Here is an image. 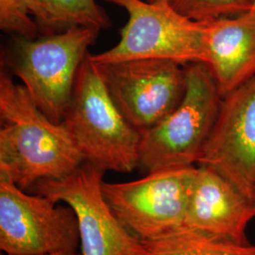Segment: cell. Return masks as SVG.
Wrapping results in <instances>:
<instances>
[{"label": "cell", "mask_w": 255, "mask_h": 255, "mask_svg": "<svg viewBox=\"0 0 255 255\" xmlns=\"http://www.w3.org/2000/svg\"><path fill=\"white\" fill-rule=\"evenodd\" d=\"M34 20L46 34L74 27L101 30L112 26L105 9L96 0H39Z\"/></svg>", "instance_id": "13"}, {"label": "cell", "mask_w": 255, "mask_h": 255, "mask_svg": "<svg viewBox=\"0 0 255 255\" xmlns=\"http://www.w3.org/2000/svg\"><path fill=\"white\" fill-rule=\"evenodd\" d=\"M204 26L206 64L224 98L255 78V9Z\"/></svg>", "instance_id": "12"}, {"label": "cell", "mask_w": 255, "mask_h": 255, "mask_svg": "<svg viewBox=\"0 0 255 255\" xmlns=\"http://www.w3.org/2000/svg\"><path fill=\"white\" fill-rule=\"evenodd\" d=\"M39 0H0V28L14 36L32 39L40 30L34 20Z\"/></svg>", "instance_id": "16"}, {"label": "cell", "mask_w": 255, "mask_h": 255, "mask_svg": "<svg viewBox=\"0 0 255 255\" xmlns=\"http://www.w3.org/2000/svg\"><path fill=\"white\" fill-rule=\"evenodd\" d=\"M253 202L255 203V188H254V193H253Z\"/></svg>", "instance_id": "19"}, {"label": "cell", "mask_w": 255, "mask_h": 255, "mask_svg": "<svg viewBox=\"0 0 255 255\" xmlns=\"http://www.w3.org/2000/svg\"><path fill=\"white\" fill-rule=\"evenodd\" d=\"M79 247L78 221L70 206L27 194L0 175V250L5 255L71 253Z\"/></svg>", "instance_id": "7"}, {"label": "cell", "mask_w": 255, "mask_h": 255, "mask_svg": "<svg viewBox=\"0 0 255 255\" xmlns=\"http://www.w3.org/2000/svg\"><path fill=\"white\" fill-rule=\"evenodd\" d=\"M100 31L74 27L39 39L14 36L9 57L11 73L55 123L63 122L79 69Z\"/></svg>", "instance_id": "4"}, {"label": "cell", "mask_w": 255, "mask_h": 255, "mask_svg": "<svg viewBox=\"0 0 255 255\" xmlns=\"http://www.w3.org/2000/svg\"><path fill=\"white\" fill-rule=\"evenodd\" d=\"M142 244V255H255V244H241L185 229Z\"/></svg>", "instance_id": "14"}, {"label": "cell", "mask_w": 255, "mask_h": 255, "mask_svg": "<svg viewBox=\"0 0 255 255\" xmlns=\"http://www.w3.org/2000/svg\"><path fill=\"white\" fill-rule=\"evenodd\" d=\"M90 55L79 69L62 123L85 163L130 173L139 166L141 132L119 112Z\"/></svg>", "instance_id": "2"}, {"label": "cell", "mask_w": 255, "mask_h": 255, "mask_svg": "<svg viewBox=\"0 0 255 255\" xmlns=\"http://www.w3.org/2000/svg\"><path fill=\"white\" fill-rule=\"evenodd\" d=\"M97 64L111 99L140 132L167 117L184 94L185 68L172 61L142 59Z\"/></svg>", "instance_id": "9"}, {"label": "cell", "mask_w": 255, "mask_h": 255, "mask_svg": "<svg viewBox=\"0 0 255 255\" xmlns=\"http://www.w3.org/2000/svg\"><path fill=\"white\" fill-rule=\"evenodd\" d=\"M197 166L163 169L136 181L103 182L108 204L128 231L141 242L184 229Z\"/></svg>", "instance_id": "6"}, {"label": "cell", "mask_w": 255, "mask_h": 255, "mask_svg": "<svg viewBox=\"0 0 255 255\" xmlns=\"http://www.w3.org/2000/svg\"><path fill=\"white\" fill-rule=\"evenodd\" d=\"M254 3H255V5H254V9H255V0H254Z\"/></svg>", "instance_id": "20"}, {"label": "cell", "mask_w": 255, "mask_h": 255, "mask_svg": "<svg viewBox=\"0 0 255 255\" xmlns=\"http://www.w3.org/2000/svg\"><path fill=\"white\" fill-rule=\"evenodd\" d=\"M79 255L77 252H71V253H54V254H47V255Z\"/></svg>", "instance_id": "17"}, {"label": "cell", "mask_w": 255, "mask_h": 255, "mask_svg": "<svg viewBox=\"0 0 255 255\" xmlns=\"http://www.w3.org/2000/svg\"><path fill=\"white\" fill-rule=\"evenodd\" d=\"M223 97L209 66L186 64L185 90L177 107L141 132L139 166L147 173L195 166L219 116Z\"/></svg>", "instance_id": "3"}, {"label": "cell", "mask_w": 255, "mask_h": 255, "mask_svg": "<svg viewBox=\"0 0 255 255\" xmlns=\"http://www.w3.org/2000/svg\"><path fill=\"white\" fill-rule=\"evenodd\" d=\"M146 1H149V2H169V3H171L172 0H146Z\"/></svg>", "instance_id": "18"}, {"label": "cell", "mask_w": 255, "mask_h": 255, "mask_svg": "<svg viewBox=\"0 0 255 255\" xmlns=\"http://www.w3.org/2000/svg\"><path fill=\"white\" fill-rule=\"evenodd\" d=\"M105 1L126 9L128 20L116 46L90 55L96 64L142 59L207 64L204 22L183 16L169 2Z\"/></svg>", "instance_id": "5"}, {"label": "cell", "mask_w": 255, "mask_h": 255, "mask_svg": "<svg viewBox=\"0 0 255 255\" xmlns=\"http://www.w3.org/2000/svg\"><path fill=\"white\" fill-rule=\"evenodd\" d=\"M105 171L88 163L61 180H43L32 188L76 215L82 255H142L144 247L119 221L103 192Z\"/></svg>", "instance_id": "8"}, {"label": "cell", "mask_w": 255, "mask_h": 255, "mask_svg": "<svg viewBox=\"0 0 255 255\" xmlns=\"http://www.w3.org/2000/svg\"><path fill=\"white\" fill-rule=\"evenodd\" d=\"M255 219V205L220 174L197 166L184 229L229 241L250 243L247 231Z\"/></svg>", "instance_id": "11"}, {"label": "cell", "mask_w": 255, "mask_h": 255, "mask_svg": "<svg viewBox=\"0 0 255 255\" xmlns=\"http://www.w3.org/2000/svg\"><path fill=\"white\" fill-rule=\"evenodd\" d=\"M198 164L220 174L251 201L255 184V78L225 96Z\"/></svg>", "instance_id": "10"}, {"label": "cell", "mask_w": 255, "mask_h": 255, "mask_svg": "<svg viewBox=\"0 0 255 255\" xmlns=\"http://www.w3.org/2000/svg\"><path fill=\"white\" fill-rule=\"evenodd\" d=\"M0 175L21 189L64 179L84 163L64 124L48 119L6 74L0 78Z\"/></svg>", "instance_id": "1"}, {"label": "cell", "mask_w": 255, "mask_h": 255, "mask_svg": "<svg viewBox=\"0 0 255 255\" xmlns=\"http://www.w3.org/2000/svg\"><path fill=\"white\" fill-rule=\"evenodd\" d=\"M179 13L198 22L237 16L254 9V0H172Z\"/></svg>", "instance_id": "15"}]
</instances>
